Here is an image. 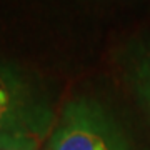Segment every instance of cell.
Masks as SVG:
<instances>
[{"mask_svg":"<svg viewBox=\"0 0 150 150\" xmlns=\"http://www.w3.org/2000/svg\"><path fill=\"white\" fill-rule=\"evenodd\" d=\"M59 113L33 77L0 60V150L45 149Z\"/></svg>","mask_w":150,"mask_h":150,"instance_id":"cell-1","label":"cell"},{"mask_svg":"<svg viewBox=\"0 0 150 150\" xmlns=\"http://www.w3.org/2000/svg\"><path fill=\"white\" fill-rule=\"evenodd\" d=\"M45 150H140V147L108 103L92 95H77L60 110Z\"/></svg>","mask_w":150,"mask_h":150,"instance_id":"cell-2","label":"cell"},{"mask_svg":"<svg viewBox=\"0 0 150 150\" xmlns=\"http://www.w3.org/2000/svg\"><path fill=\"white\" fill-rule=\"evenodd\" d=\"M123 75L150 123V35L135 40L125 50Z\"/></svg>","mask_w":150,"mask_h":150,"instance_id":"cell-3","label":"cell"},{"mask_svg":"<svg viewBox=\"0 0 150 150\" xmlns=\"http://www.w3.org/2000/svg\"><path fill=\"white\" fill-rule=\"evenodd\" d=\"M8 150H45V149H8Z\"/></svg>","mask_w":150,"mask_h":150,"instance_id":"cell-4","label":"cell"}]
</instances>
